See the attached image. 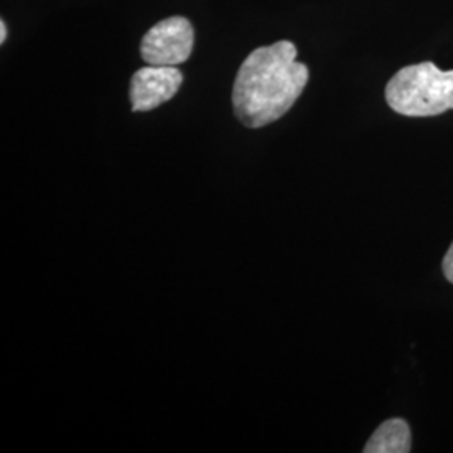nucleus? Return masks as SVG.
Segmentation results:
<instances>
[{
	"instance_id": "1",
	"label": "nucleus",
	"mask_w": 453,
	"mask_h": 453,
	"mask_svg": "<svg viewBox=\"0 0 453 453\" xmlns=\"http://www.w3.org/2000/svg\"><path fill=\"white\" fill-rule=\"evenodd\" d=\"M291 41L252 50L234 81V113L247 128H262L280 119L303 95L308 65L299 63Z\"/></svg>"
},
{
	"instance_id": "2",
	"label": "nucleus",
	"mask_w": 453,
	"mask_h": 453,
	"mask_svg": "<svg viewBox=\"0 0 453 453\" xmlns=\"http://www.w3.org/2000/svg\"><path fill=\"white\" fill-rule=\"evenodd\" d=\"M389 108L403 116H437L453 110V71L434 63L406 65L387 86Z\"/></svg>"
},
{
	"instance_id": "3",
	"label": "nucleus",
	"mask_w": 453,
	"mask_h": 453,
	"mask_svg": "<svg viewBox=\"0 0 453 453\" xmlns=\"http://www.w3.org/2000/svg\"><path fill=\"white\" fill-rule=\"evenodd\" d=\"M194 26L185 17H168L155 24L142 39V58L146 65H179L194 50Z\"/></svg>"
},
{
	"instance_id": "4",
	"label": "nucleus",
	"mask_w": 453,
	"mask_h": 453,
	"mask_svg": "<svg viewBox=\"0 0 453 453\" xmlns=\"http://www.w3.org/2000/svg\"><path fill=\"white\" fill-rule=\"evenodd\" d=\"M183 74L175 65H151L138 69L131 78L133 111H151L179 93Z\"/></svg>"
},
{
	"instance_id": "5",
	"label": "nucleus",
	"mask_w": 453,
	"mask_h": 453,
	"mask_svg": "<svg viewBox=\"0 0 453 453\" xmlns=\"http://www.w3.org/2000/svg\"><path fill=\"white\" fill-rule=\"evenodd\" d=\"M365 453L411 452V432L403 418L383 421L363 449Z\"/></svg>"
},
{
	"instance_id": "6",
	"label": "nucleus",
	"mask_w": 453,
	"mask_h": 453,
	"mask_svg": "<svg viewBox=\"0 0 453 453\" xmlns=\"http://www.w3.org/2000/svg\"><path fill=\"white\" fill-rule=\"evenodd\" d=\"M441 267H443V274L447 277V280L453 284V242L450 249H449V252H447V256H445V259H443Z\"/></svg>"
},
{
	"instance_id": "7",
	"label": "nucleus",
	"mask_w": 453,
	"mask_h": 453,
	"mask_svg": "<svg viewBox=\"0 0 453 453\" xmlns=\"http://www.w3.org/2000/svg\"><path fill=\"white\" fill-rule=\"evenodd\" d=\"M5 37H7V26H5V22L2 20V22H0V42H2V44L5 42Z\"/></svg>"
}]
</instances>
